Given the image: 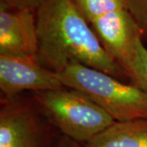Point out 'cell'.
I'll return each instance as SVG.
<instances>
[{
	"mask_svg": "<svg viewBox=\"0 0 147 147\" xmlns=\"http://www.w3.org/2000/svg\"><path fill=\"white\" fill-rule=\"evenodd\" d=\"M35 16L37 59L44 67L60 74L70 64L79 63L131 82L102 46L74 0H45Z\"/></svg>",
	"mask_w": 147,
	"mask_h": 147,
	"instance_id": "6da1fadb",
	"label": "cell"
},
{
	"mask_svg": "<svg viewBox=\"0 0 147 147\" xmlns=\"http://www.w3.org/2000/svg\"><path fill=\"white\" fill-rule=\"evenodd\" d=\"M106 52L136 85L143 34L124 0H74Z\"/></svg>",
	"mask_w": 147,
	"mask_h": 147,
	"instance_id": "7a4b0ae2",
	"label": "cell"
},
{
	"mask_svg": "<svg viewBox=\"0 0 147 147\" xmlns=\"http://www.w3.org/2000/svg\"><path fill=\"white\" fill-rule=\"evenodd\" d=\"M59 74L65 87L88 95L115 121L147 119V92L134 84L79 63Z\"/></svg>",
	"mask_w": 147,
	"mask_h": 147,
	"instance_id": "3957f363",
	"label": "cell"
},
{
	"mask_svg": "<svg viewBox=\"0 0 147 147\" xmlns=\"http://www.w3.org/2000/svg\"><path fill=\"white\" fill-rule=\"evenodd\" d=\"M31 96L60 134L84 145L115 122L79 90L64 87L32 92Z\"/></svg>",
	"mask_w": 147,
	"mask_h": 147,
	"instance_id": "277c9868",
	"label": "cell"
},
{
	"mask_svg": "<svg viewBox=\"0 0 147 147\" xmlns=\"http://www.w3.org/2000/svg\"><path fill=\"white\" fill-rule=\"evenodd\" d=\"M53 129L31 96L1 97L0 147H53Z\"/></svg>",
	"mask_w": 147,
	"mask_h": 147,
	"instance_id": "5b68a950",
	"label": "cell"
},
{
	"mask_svg": "<svg viewBox=\"0 0 147 147\" xmlns=\"http://www.w3.org/2000/svg\"><path fill=\"white\" fill-rule=\"evenodd\" d=\"M65 87L60 74L44 67L37 58L0 55L1 97L10 98L24 92H42Z\"/></svg>",
	"mask_w": 147,
	"mask_h": 147,
	"instance_id": "8992f818",
	"label": "cell"
},
{
	"mask_svg": "<svg viewBox=\"0 0 147 147\" xmlns=\"http://www.w3.org/2000/svg\"><path fill=\"white\" fill-rule=\"evenodd\" d=\"M35 11L0 3V55L37 58Z\"/></svg>",
	"mask_w": 147,
	"mask_h": 147,
	"instance_id": "52a82bcc",
	"label": "cell"
},
{
	"mask_svg": "<svg viewBox=\"0 0 147 147\" xmlns=\"http://www.w3.org/2000/svg\"><path fill=\"white\" fill-rule=\"evenodd\" d=\"M84 147H147V119L115 121Z\"/></svg>",
	"mask_w": 147,
	"mask_h": 147,
	"instance_id": "ba28073f",
	"label": "cell"
},
{
	"mask_svg": "<svg viewBox=\"0 0 147 147\" xmlns=\"http://www.w3.org/2000/svg\"><path fill=\"white\" fill-rule=\"evenodd\" d=\"M124 2L140 28L143 38H147V0H124Z\"/></svg>",
	"mask_w": 147,
	"mask_h": 147,
	"instance_id": "9c48e42d",
	"label": "cell"
},
{
	"mask_svg": "<svg viewBox=\"0 0 147 147\" xmlns=\"http://www.w3.org/2000/svg\"><path fill=\"white\" fill-rule=\"evenodd\" d=\"M136 85L147 92V47L142 43L139 49Z\"/></svg>",
	"mask_w": 147,
	"mask_h": 147,
	"instance_id": "30bf717a",
	"label": "cell"
},
{
	"mask_svg": "<svg viewBox=\"0 0 147 147\" xmlns=\"http://www.w3.org/2000/svg\"><path fill=\"white\" fill-rule=\"evenodd\" d=\"M45 0H0V3L11 7L36 11Z\"/></svg>",
	"mask_w": 147,
	"mask_h": 147,
	"instance_id": "8fae6325",
	"label": "cell"
},
{
	"mask_svg": "<svg viewBox=\"0 0 147 147\" xmlns=\"http://www.w3.org/2000/svg\"><path fill=\"white\" fill-rule=\"evenodd\" d=\"M53 147H84V145L61 134H59V136L55 138Z\"/></svg>",
	"mask_w": 147,
	"mask_h": 147,
	"instance_id": "7c38bea8",
	"label": "cell"
}]
</instances>
